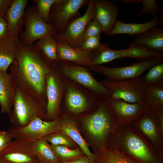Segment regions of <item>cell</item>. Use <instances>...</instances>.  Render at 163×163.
I'll return each instance as SVG.
<instances>
[{
    "label": "cell",
    "instance_id": "obj_8",
    "mask_svg": "<svg viewBox=\"0 0 163 163\" xmlns=\"http://www.w3.org/2000/svg\"><path fill=\"white\" fill-rule=\"evenodd\" d=\"M101 83L109 91L110 97L133 103L145 100V85L142 75L119 80L107 78Z\"/></svg>",
    "mask_w": 163,
    "mask_h": 163
},
{
    "label": "cell",
    "instance_id": "obj_25",
    "mask_svg": "<svg viewBox=\"0 0 163 163\" xmlns=\"http://www.w3.org/2000/svg\"><path fill=\"white\" fill-rule=\"evenodd\" d=\"M66 101L68 109L75 114L84 111L88 104L86 96L79 90L72 86H69L67 88Z\"/></svg>",
    "mask_w": 163,
    "mask_h": 163
},
{
    "label": "cell",
    "instance_id": "obj_12",
    "mask_svg": "<svg viewBox=\"0 0 163 163\" xmlns=\"http://www.w3.org/2000/svg\"><path fill=\"white\" fill-rule=\"evenodd\" d=\"M163 61V57H150L139 60L130 65L117 68L109 67L102 65L93 66L91 69L106 76L108 79L115 80L136 78L153 66Z\"/></svg>",
    "mask_w": 163,
    "mask_h": 163
},
{
    "label": "cell",
    "instance_id": "obj_1",
    "mask_svg": "<svg viewBox=\"0 0 163 163\" xmlns=\"http://www.w3.org/2000/svg\"><path fill=\"white\" fill-rule=\"evenodd\" d=\"M54 67L53 63L45 58L34 44L25 45L21 42L18 53L10 66V73L18 88L46 103V77Z\"/></svg>",
    "mask_w": 163,
    "mask_h": 163
},
{
    "label": "cell",
    "instance_id": "obj_2",
    "mask_svg": "<svg viewBox=\"0 0 163 163\" xmlns=\"http://www.w3.org/2000/svg\"><path fill=\"white\" fill-rule=\"evenodd\" d=\"M105 146L138 163H163V156L153 148L133 124H116Z\"/></svg>",
    "mask_w": 163,
    "mask_h": 163
},
{
    "label": "cell",
    "instance_id": "obj_19",
    "mask_svg": "<svg viewBox=\"0 0 163 163\" xmlns=\"http://www.w3.org/2000/svg\"><path fill=\"white\" fill-rule=\"evenodd\" d=\"M17 89V85L11 74L0 70V106L2 114L10 115Z\"/></svg>",
    "mask_w": 163,
    "mask_h": 163
},
{
    "label": "cell",
    "instance_id": "obj_29",
    "mask_svg": "<svg viewBox=\"0 0 163 163\" xmlns=\"http://www.w3.org/2000/svg\"><path fill=\"white\" fill-rule=\"evenodd\" d=\"M145 101L149 106L155 109H163V86L145 85Z\"/></svg>",
    "mask_w": 163,
    "mask_h": 163
},
{
    "label": "cell",
    "instance_id": "obj_40",
    "mask_svg": "<svg viewBox=\"0 0 163 163\" xmlns=\"http://www.w3.org/2000/svg\"><path fill=\"white\" fill-rule=\"evenodd\" d=\"M59 163H91V162L88 157L85 155H83L74 161H62Z\"/></svg>",
    "mask_w": 163,
    "mask_h": 163
},
{
    "label": "cell",
    "instance_id": "obj_36",
    "mask_svg": "<svg viewBox=\"0 0 163 163\" xmlns=\"http://www.w3.org/2000/svg\"><path fill=\"white\" fill-rule=\"evenodd\" d=\"M100 35L91 37L84 40L81 48L88 50L93 51L97 48L101 44Z\"/></svg>",
    "mask_w": 163,
    "mask_h": 163
},
{
    "label": "cell",
    "instance_id": "obj_42",
    "mask_svg": "<svg viewBox=\"0 0 163 163\" xmlns=\"http://www.w3.org/2000/svg\"><path fill=\"white\" fill-rule=\"evenodd\" d=\"M0 163H6L4 160L0 158Z\"/></svg>",
    "mask_w": 163,
    "mask_h": 163
},
{
    "label": "cell",
    "instance_id": "obj_21",
    "mask_svg": "<svg viewBox=\"0 0 163 163\" xmlns=\"http://www.w3.org/2000/svg\"><path fill=\"white\" fill-rule=\"evenodd\" d=\"M20 44L19 37L10 34L0 41V70L7 72L14 60Z\"/></svg>",
    "mask_w": 163,
    "mask_h": 163
},
{
    "label": "cell",
    "instance_id": "obj_28",
    "mask_svg": "<svg viewBox=\"0 0 163 163\" xmlns=\"http://www.w3.org/2000/svg\"><path fill=\"white\" fill-rule=\"evenodd\" d=\"M57 42L53 36H47L37 40L34 44L45 58L53 63L57 59Z\"/></svg>",
    "mask_w": 163,
    "mask_h": 163
},
{
    "label": "cell",
    "instance_id": "obj_27",
    "mask_svg": "<svg viewBox=\"0 0 163 163\" xmlns=\"http://www.w3.org/2000/svg\"><path fill=\"white\" fill-rule=\"evenodd\" d=\"M96 155V163H138L126 155L105 146L100 149Z\"/></svg>",
    "mask_w": 163,
    "mask_h": 163
},
{
    "label": "cell",
    "instance_id": "obj_32",
    "mask_svg": "<svg viewBox=\"0 0 163 163\" xmlns=\"http://www.w3.org/2000/svg\"><path fill=\"white\" fill-rule=\"evenodd\" d=\"M44 138L53 145H63L69 148L74 146L73 141L61 130L48 135Z\"/></svg>",
    "mask_w": 163,
    "mask_h": 163
},
{
    "label": "cell",
    "instance_id": "obj_13",
    "mask_svg": "<svg viewBox=\"0 0 163 163\" xmlns=\"http://www.w3.org/2000/svg\"><path fill=\"white\" fill-rule=\"evenodd\" d=\"M25 29L20 34L21 42L25 45L42 38L56 34L53 27L39 15L36 6L30 7L25 14Z\"/></svg>",
    "mask_w": 163,
    "mask_h": 163
},
{
    "label": "cell",
    "instance_id": "obj_26",
    "mask_svg": "<svg viewBox=\"0 0 163 163\" xmlns=\"http://www.w3.org/2000/svg\"><path fill=\"white\" fill-rule=\"evenodd\" d=\"M30 145L39 163H59L50 145L44 138L30 143Z\"/></svg>",
    "mask_w": 163,
    "mask_h": 163
},
{
    "label": "cell",
    "instance_id": "obj_24",
    "mask_svg": "<svg viewBox=\"0 0 163 163\" xmlns=\"http://www.w3.org/2000/svg\"><path fill=\"white\" fill-rule=\"evenodd\" d=\"M158 25V21L153 18L148 22L142 24L126 23L117 20L108 35L112 36L117 34H126L131 36H137L157 27Z\"/></svg>",
    "mask_w": 163,
    "mask_h": 163
},
{
    "label": "cell",
    "instance_id": "obj_37",
    "mask_svg": "<svg viewBox=\"0 0 163 163\" xmlns=\"http://www.w3.org/2000/svg\"><path fill=\"white\" fill-rule=\"evenodd\" d=\"M10 35L9 27L5 15H0V41Z\"/></svg>",
    "mask_w": 163,
    "mask_h": 163
},
{
    "label": "cell",
    "instance_id": "obj_5",
    "mask_svg": "<svg viewBox=\"0 0 163 163\" xmlns=\"http://www.w3.org/2000/svg\"><path fill=\"white\" fill-rule=\"evenodd\" d=\"M54 67L59 74L88 88L100 101L110 97L108 89L97 81L86 67L71 62L56 60L53 62Z\"/></svg>",
    "mask_w": 163,
    "mask_h": 163
},
{
    "label": "cell",
    "instance_id": "obj_3",
    "mask_svg": "<svg viewBox=\"0 0 163 163\" xmlns=\"http://www.w3.org/2000/svg\"><path fill=\"white\" fill-rule=\"evenodd\" d=\"M83 123L97 146V154L104 146L117 124L107 99L100 101L97 108L85 118Z\"/></svg>",
    "mask_w": 163,
    "mask_h": 163
},
{
    "label": "cell",
    "instance_id": "obj_31",
    "mask_svg": "<svg viewBox=\"0 0 163 163\" xmlns=\"http://www.w3.org/2000/svg\"><path fill=\"white\" fill-rule=\"evenodd\" d=\"M143 76L145 85L163 86V61L153 66Z\"/></svg>",
    "mask_w": 163,
    "mask_h": 163
},
{
    "label": "cell",
    "instance_id": "obj_14",
    "mask_svg": "<svg viewBox=\"0 0 163 163\" xmlns=\"http://www.w3.org/2000/svg\"><path fill=\"white\" fill-rule=\"evenodd\" d=\"M107 100L114 115L117 124L134 123L143 116L149 107L145 100L133 103L110 97Z\"/></svg>",
    "mask_w": 163,
    "mask_h": 163
},
{
    "label": "cell",
    "instance_id": "obj_9",
    "mask_svg": "<svg viewBox=\"0 0 163 163\" xmlns=\"http://www.w3.org/2000/svg\"><path fill=\"white\" fill-rule=\"evenodd\" d=\"M61 121L57 118L47 121L35 117L26 126L21 127L12 125L7 131L12 139L31 143L61 130Z\"/></svg>",
    "mask_w": 163,
    "mask_h": 163
},
{
    "label": "cell",
    "instance_id": "obj_38",
    "mask_svg": "<svg viewBox=\"0 0 163 163\" xmlns=\"http://www.w3.org/2000/svg\"><path fill=\"white\" fill-rule=\"evenodd\" d=\"M12 139L11 135L7 131H0V149L8 145Z\"/></svg>",
    "mask_w": 163,
    "mask_h": 163
},
{
    "label": "cell",
    "instance_id": "obj_20",
    "mask_svg": "<svg viewBox=\"0 0 163 163\" xmlns=\"http://www.w3.org/2000/svg\"><path fill=\"white\" fill-rule=\"evenodd\" d=\"M28 0H13L5 16L10 34L18 37L24 25L25 9Z\"/></svg>",
    "mask_w": 163,
    "mask_h": 163
},
{
    "label": "cell",
    "instance_id": "obj_39",
    "mask_svg": "<svg viewBox=\"0 0 163 163\" xmlns=\"http://www.w3.org/2000/svg\"><path fill=\"white\" fill-rule=\"evenodd\" d=\"M13 0H0V15H5Z\"/></svg>",
    "mask_w": 163,
    "mask_h": 163
},
{
    "label": "cell",
    "instance_id": "obj_10",
    "mask_svg": "<svg viewBox=\"0 0 163 163\" xmlns=\"http://www.w3.org/2000/svg\"><path fill=\"white\" fill-rule=\"evenodd\" d=\"M95 15L93 0H90L84 14L73 18L62 33L55 34L53 37L57 41L65 43L72 47L81 48L85 29L89 23L95 18Z\"/></svg>",
    "mask_w": 163,
    "mask_h": 163
},
{
    "label": "cell",
    "instance_id": "obj_18",
    "mask_svg": "<svg viewBox=\"0 0 163 163\" xmlns=\"http://www.w3.org/2000/svg\"><path fill=\"white\" fill-rule=\"evenodd\" d=\"M57 42V60L72 62L85 67L92 66V51L75 48L65 43Z\"/></svg>",
    "mask_w": 163,
    "mask_h": 163
},
{
    "label": "cell",
    "instance_id": "obj_7",
    "mask_svg": "<svg viewBox=\"0 0 163 163\" xmlns=\"http://www.w3.org/2000/svg\"><path fill=\"white\" fill-rule=\"evenodd\" d=\"M152 57H163V53L152 50L143 46H135L130 43L127 49L113 50L110 48L107 43H101L97 48L92 51L91 63L93 66L123 58L140 60Z\"/></svg>",
    "mask_w": 163,
    "mask_h": 163
},
{
    "label": "cell",
    "instance_id": "obj_22",
    "mask_svg": "<svg viewBox=\"0 0 163 163\" xmlns=\"http://www.w3.org/2000/svg\"><path fill=\"white\" fill-rule=\"evenodd\" d=\"M130 44L143 46L152 50L163 53V28L156 27L136 36Z\"/></svg>",
    "mask_w": 163,
    "mask_h": 163
},
{
    "label": "cell",
    "instance_id": "obj_41",
    "mask_svg": "<svg viewBox=\"0 0 163 163\" xmlns=\"http://www.w3.org/2000/svg\"><path fill=\"white\" fill-rule=\"evenodd\" d=\"M160 17L159 20H158V24H159L161 27L163 26V5L161 6L160 8Z\"/></svg>",
    "mask_w": 163,
    "mask_h": 163
},
{
    "label": "cell",
    "instance_id": "obj_11",
    "mask_svg": "<svg viewBox=\"0 0 163 163\" xmlns=\"http://www.w3.org/2000/svg\"><path fill=\"white\" fill-rule=\"evenodd\" d=\"M90 0H61L52 7L48 24L54 29L56 34L62 33L69 22L80 16L79 10L88 5Z\"/></svg>",
    "mask_w": 163,
    "mask_h": 163
},
{
    "label": "cell",
    "instance_id": "obj_16",
    "mask_svg": "<svg viewBox=\"0 0 163 163\" xmlns=\"http://www.w3.org/2000/svg\"><path fill=\"white\" fill-rule=\"evenodd\" d=\"M0 158L6 163H39L32 152L30 143L14 139L0 153Z\"/></svg>",
    "mask_w": 163,
    "mask_h": 163
},
{
    "label": "cell",
    "instance_id": "obj_15",
    "mask_svg": "<svg viewBox=\"0 0 163 163\" xmlns=\"http://www.w3.org/2000/svg\"><path fill=\"white\" fill-rule=\"evenodd\" d=\"M60 75L54 66L46 77V119L53 120L57 118L62 93Z\"/></svg>",
    "mask_w": 163,
    "mask_h": 163
},
{
    "label": "cell",
    "instance_id": "obj_35",
    "mask_svg": "<svg viewBox=\"0 0 163 163\" xmlns=\"http://www.w3.org/2000/svg\"><path fill=\"white\" fill-rule=\"evenodd\" d=\"M102 32V29L101 24L94 18L89 23L85 29L84 40L89 37L100 35Z\"/></svg>",
    "mask_w": 163,
    "mask_h": 163
},
{
    "label": "cell",
    "instance_id": "obj_33",
    "mask_svg": "<svg viewBox=\"0 0 163 163\" xmlns=\"http://www.w3.org/2000/svg\"><path fill=\"white\" fill-rule=\"evenodd\" d=\"M61 0H34L38 13L46 22L48 23L50 11L52 6L59 3Z\"/></svg>",
    "mask_w": 163,
    "mask_h": 163
},
{
    "label": "cell",
    "instance_id": "obj_34",
    "mask_svg": "<svg viewBox=\"0 0 163 163\" xmlns=\"http://www.w3.org/2000/svg\"><path fill=\"white\" fill-rule=\"evenodd\" d=\"M138 2L142 3V7L137 16L140 17L142 15H147L149 12L152 14L153 18L158 21L157 13L159 11L158 4L156 0H138Z\"/></svg>",
    "mask_w": 163,
    "mask_h": 163
},
{
    "label": "cell",
    "instance_id": "obj_17",
    "mask_svg": "<svg viewBox=\"0 0 163 163\" xmlns=\"http://www.w3.org/2000/svg\"><path fill=\"white\" fill-rule=\"evenodd\" d=\"M96 9L95 18L101 24L102 32L108 35L114 27L119 14L118 6L113 1L93 0Z\"/></svg>",
    "mask_w": 163,
    "mask_h": 163
},
{
    "label": "cell",
    "instance_id": "obj_30",
    "mask_svg": "<svg viewBox=\"0 0 163 163\" xmlns=\"http://www.w3.org/2000/svg\"><path fill=\"white\" fill-rule=\"evenodd\" d=\"M50 145L59 163L74 161L83 156L79 149H71L63 145Z\"/></svg>",
    "mask_w": 163,
    "mask_h": 163
},
{
    "label": "cell",
    "instance_id": "obj_43",
    "mask_svg": "<svg viewBox=\"0 0 163 163\" xmlns=\"http://www.w3.org/2000/svg\"><path fill=\"white\" fill-rule=\"evenodd\" d=\"M6 146L3 148H2V149H0V153L4 149Z\"/></svg>",
    "mask_w": 163,
    "mask_h": 163
},
{
    "label": "cell",
    "instance_id": "obj_6",
    "mask_svg": "<svg viewBox=\"0 0 163 163\" xmlns=\"http://www.w3.org/2000/svg\"><path fill=\"white\" fill-rule=\"evenodd\" d=\"M142 136L159 154L163 156V109L149 107L133 124Z\"/></svg>",
    "mask_w": 163,
    "mask_h": 163
},
{
    "label": "cell",
    "instance_id": "obj_44",
    "mask_svg": "<svg viewBox=\"0 0 163 163\" xmlns=\"http://www.w3.org/2000/svg\"></svg>",
    "mask_w": 163,
    "mask_h": 163
},
{
    "label": "cell",
    "instance_id": "obj_4",
    "mask_svg": "<svg viewBox=\"0 0 163 163\" xmlns=\"http://www.w3.org/2000/svg\"><path fill=\"white\" fill-rule=\"evenodd\" d=\"M46 113L45 103L17 88L16 97L9 116L13 126H25L35 117L45 120Z\"/></svg>",
    "mask_w": 163,
    "mask_h": 163
},
{
    "label": "cell",
    "instance_id": "obj_23",
    "mask_svg": "<svg viewBox=\"0 0 163 163\" xmlns=\"http://www.w3.org/2000/svg\"><path fill=\"white\" fill-rule=\"evenodd\" d=\"M60 126L61 130L79 146L83 153L88 157L91 163H96L97 155L92 153L89 150L75 123L69 118H65L61 120Z\"/></svg>",
    "mask_w": 163,
    "mask_h": 163
}]
</instances>
